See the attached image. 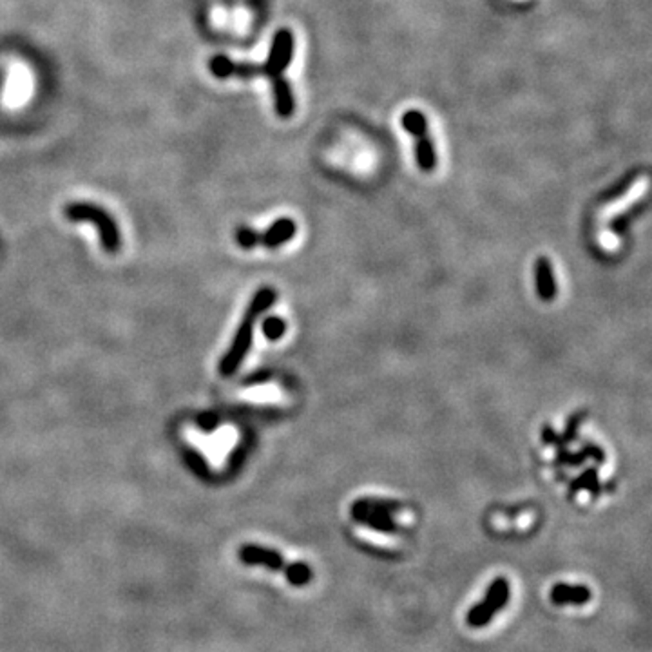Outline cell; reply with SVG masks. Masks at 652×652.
Wrapping results in <instances>:
<instances>
[{
  "label": "cell",
  "instance_id": "obj_1",
  "mask_svg": "<svg viewBox=\"0 0 652 652\" xmlns=\"http://www.w3.org/2000/svg\"><path fill=\"white\" fill-rule=\"evenodd\" d=\"M65 216L71 221H89L98 228L100 240H102L103 249L107 252H116L120 249V230L115 219L100 207L89 205V203H74L65 209Z\"/></svg>",
  "mask_w": 652,
  "mask_h": 652
},
{
  "label": "cell",
  "instance_id": "obj_2",
  "mask_svg": "<svg viewBox=\"0 0 652 652\" xmlns=\"http://www.w3.org/2000/svg\"><path fill=\"white\" fill-rule=\"evenodd\" d=\"M403 127L415 140V159L419 169L424 172L433 171L437 167V150L429 138V127L424 112L417 111V109L404 112Z\"/></svg>",
  "mask_w": 652,
  "mask_h": 652
},
{
  "label": "cell",
  "instance_id": "obj_3",
  "mask_svg": "<svg viewBox=\"0 0 652 652\" xmlns=\"http://www.w3.org/2000/svg\"><path fill=\"white\" fill-rule=\"evenodd\" d=\"M511 598V587L509 582H507L504 576H498L495 578L491 584H489L488 591H485L484 600L475 604L469 609L468 616V625L475 627V629H481V627L488 625L491 620L497 616V613L502 611L504 605H507Z\"/></svg>",
  "mask_w": 652,
  "mask_h": 652
},
{
  "label": "cell",
  "instance_id": "obj_4",
  "mask_svg": "<svg viewBox=\"0 0 652 652\" xmlns=\"http://www.w3.org/2000/svg\"><path fill=\"white\" fill-rule=\"evenodd\" d=\"M294 48H296L294 33L287 27H281L272 39L268 58H266L265 64H261L263 77H266L270 82L283 78L287 67L292 64Z\"/></svg>",
  "mask_w": 652,
  "mask_h": 652
},
{
  "label": "cell",
  "instance_id": "obj_5",
  "mask_svg": "<svg viewBox=\"0 0 652 652\" xmlns=\"http://www.w3.org/2000/svg\"><path fill=\"white\" fill-rule=\"evenodd\" d=\"M254 322H256V318H252L249 313H244V319L240 325V328H237L236 337H234L230 348H228V352L225 353L221 363H219V374L225 375V377L236 374L237 368H240L241 363H243L244 356L249 353L254 339Z\"/></svg>",
  "mask_w": 652,
  "mask_h": 652
},
{
  "label": "cell",
  "instance_id": "obj_6",
  "mask_svg": "<svg viewBox=\"0 0 652 652\" xmlns=\"http://www.w3.org/2000/svg\"><path fill=\"white\" fill-rule=\"evenodd\" d=\"M240 560L243 563H247V566H263L270 570H283L285 566H287L283 554L256 544L241 545Z\"/></svg>",
  "mask_w": 652,
  "mask_h": 652
},
{
  "label": "cell",
  "instance_id": "obj_7",
  "mask_svg": "<svg viewBox=\"0 0 652 652\" xmlns=\"http://www.w3.org/2000/svg\"><path fill=\"white\" fill-rule=\"evenodd\" d=\"M211 71L218 78H254L263 77V67L259 64H250V62H234L227 56H214L211 60Z\"/></svg>",
  "mask_w": 652,
  "mask_h": 652
},
{
  "label": "cell",
  "instance_id": "obj_8",
  "mask_svg": "<svg viewBox=\"0 0 652 652\" xmlns=\"http://www.w3.org/2000/svg\"><path fill=\"white\" fill-rule=\"evenodd\" d=\"M272 95H274V107L279 118H290L296 112V96H294L292 86L287 78H278L270 82Z\"/></svg>",
  "mask_w": 652,
  "mask_h": 652
},
{
  "label": "cell",
  "instance_id": "obj_9",
  "mask_svg": "<svg viewBox=\"0 0 652 652\" xmlns=\"http://www.w3.org/2000/svg\"><path fill=\"white\" fill-rule=\"evenodd\" d=\"M352 519L360 526L374 529L379 533H397L399 526L393 520V516L386 513H374V511L360 509V507L352 506Z\"/></svg>",
  "mask_w": 652,
  "mask_h": 652
},
{
  "label": "cell",
  "instance_id": "obj_10",
  "mask_svg": "<svg viewBox=\"0 0 652 652\" xmlns=\"http://www.w3.org/2000/svg\"><path fill=\"white\" fill-rule=\"evenodd\" d=\"M296 232L297 225L294 219L281 218L266 228V232L261 236V243L265 244L266 249H278L283 243L292 240L296 236Z\"/></svg>",
  "mask_w": 652,
  "mask_h": 652
},
{
  "label": "cell",
  "instance_id": "obj_11",
  "mask_svg": "<svg viewBox=\"0 0 652 652\" xmlns=\"http://www.w3.org/2000/svg\"><path fill=\"white\" fill-rule=\"evenodd\" d=\"M535 281H537V292L542 299L551 301L556 296L553 266L547 258H538L535 263Z\"/></svg>",
  "mask_w": 652,
  "mask_h": 652
},
{
  "label": "cell",
  "instance_id": "obj_12",
  "mask_svg": "<svg viewBox=\"0 0 652 652\" xmlns=\"http://www.w3.org/2000/svg\"><path fill=\"white\" fill-rule=\"evenodd\" d=\"M11 77H13L17 82H13L11 78H9L8 89H6V102H8L9 105H15V103H20L22 100L27 98V95H30L31 78L27 77L26 69L13 71Z\"/></svg>",
  "mask_w": 652,
  "mask_h": 652
},
{
  "label": "cell",
  "instance_id": "obj_13",
  "mask_svg": "<svg viewBox=\"0 0 652 652\" xmlns=\"http://www.w3.org/2000/svg\"><path fill=\"white\" fill-rule=\"evenodd\" d=\"M551 600L556 605L585 604L589 600V591L585 587H578V585L558 584L551 591Z\"/></svg>",
  "mask_w": 652,
  "mask_h": 652
},
{
  "label": "cell",
  "instance_id": "obj_14",
  "mask_svg": "<svg viewBox=\"0 0 652 652\" xmlns=\"http://www.w3.org/2000/svg\"><path fill=\"white\" fill-rule=\"evenodd\" d=\"M275 299H278V292H275L274 288H272V287L259 288L258 292L254 294V297H252V301H250V305H249V310H247V313H249V315H252V318L258 319L263 312H266V310H268L272 305H274Z\"/></svg>",
  "mask_w": 652,
  "mask_h": 652
},
{
  "label": "cell",
  "instance_id": "obj_15",
  "mask_svg": "<svg viewBox=\"0 0 652 652\" xmlns=\"http://www.w3.org/2000/svg\"><path fill=\"white\" fill-rule=\"evenodd\" d=\"M283 570H285V575H287L288 584L294 585V587H303V585H308L313 575L310 566L305 562L288 563V566H285Z\"/></svg>",
  "mask_w": 652,
  "mask_h": 652
},
{
  "label": "cell",
  "instance_id": "obj_16",
  "mask_svg": "<svg viewBox=\"0 0 652 652\" xmlns=\"http://www.w3.org/2000/svg\"><path fill=\"white\" fill-rule=\"evenodd\" d=\"M353 506L374 511V513H386V515H393L403 509V504L395 502V500H382V498H359L357 502H353Z\"/></svg>",
  "mask_w": 652,
  "mask_h": 652
},
{
  "label": "cell",
  "instance_id": "obj_17",
  "mask_svg": "<svg viewBox=\"0 0 652 652\" xmlns=\"http://www.w3.org/2000/svg\"><path fill=\"white\" fill-rule=\"evenodd\" d=\"M261 328L266 339L279 341L285 335V332H287V322L281 318H278V315H270V318H266L263 321Z\"/></svg>",
  "mask_w": 652,
  "mask_h": 652
},
{
  "label": "cell",
  "instance_id": "obj_18",
  "mask_svg": "<svg viewBox=\"0 0 652 652\" xmlns=\"http://www.w3.org/2000/svg\"><path fill=\"white\" fill-rule=\"evenodd\" d=\"M236 240L243 249H254L256 244L261 243V234L250 227H240L237 228Z\"/></svg>",
  "mask_w": 652,
  "mask_h": 652
},
{
  "label": "cell",
  "instance_id": "obj_19",
  "mask_svg": "<svg viewBox=\"0 0 652 652\" xmlns=\"http://www.w3.org/2000/svg\"><path fill=\"white\" fill-rule=\"evenodd\" d=\"M197 424L202 426L203 429H212V428H216V424H218V417H216L214 413H203V415L200 417Z\"/></svg>",
  "mask_w": 652,
  "mask_h": 652
},
{
  "label": "cell",
  "instance_id": "obj_20",
  "mask_svg": "<svg viewBox=\"0 0 652 652\" xmlns=\"http://www.w3.org/2000/svg\"><path fill=\"white\" fill-rule=\"evenodd\" d=\"M542 442H544V444H547V446H551V444H554V446H556L558 435L554 433V429L551 428V426H545V428L542 429Z\"/></svg>",
  "mask_w": 652,
  "mask_h": 652
}]
</instances>
